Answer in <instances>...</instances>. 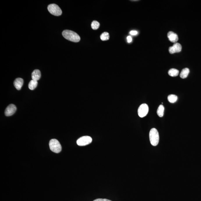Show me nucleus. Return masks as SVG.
Returning a JSON list of instances; mask_svg holds the SVG:
<instances>
[{
    "mask_svg": "<svg viewBox=\"0 0 201 201\" xmlns=\"http://www.w3.org/2000/svg\"><path fill=\"white\" fill-rule=\"evenodd\" d=\"M92 138L89 136L81 137L77 140V144L78 146H85L90 144L92 142Z\"/></svg>",
    "mask_w": 201,
    "mask_h": 201,
    "instance_id": "nucleus-5",
    "label": "nucleus"
},
{
    "mask_svg": "<svg viewBox=\"0 0 201 201\" xmlns=\"http://www.w3.org/2000/svg\"><path fill=\"white\" fill-rule=\"evenodd\" d=\"M100 38L102 41L108 40L110 38L109 33L107 32H104L102 33L100 36Z\"/></svg>",
    "mask_w": 201,
    "mask_h": 201,
    "instance_id": "nucleus-17",
    "label": "nucleus"
},
{
    "mask_svg": "<svg viewBox=\"0 0 201 201\" xmlns=\"http://www.w3.org/2000/svg\"><path fill=\"white\" fill-rule=\"evenodd\" d=\"M47 9L50 14L56 16H59L62 14V10L61 8L55 4H51L49 5Z\"/></svg>",
    "mask_w": 201,
    "mask_h": 201,
    "instance_id": "nucleus-4",
    "label": "nucleus"
},
{
    "mask_svg": "<svg viewBox=\"0 0 201 201\" xmlns=\"http://www.w3.org/2000/svg\"><path fill=\"white\" fill-rule=\"evenodd\" d=\"M17 110V107L15 105L13 104L9 105L5 110V114L6 116H10L15 113Z\"/></svg>",
    "mask_w": 201,
    "mask_h": 201,
    "instance_id": "nucleus-7",
    "label": "nucleus"
},
{
    "mask_svg": "<svg viewBox=\"0 0 201 201\" xmlns=\"http://www.w3.org/2000/svg\"><path fill=\"white\" fill-rule=\"evenodd\" d=\"M149 111L148 105L146 104H143L140 106L138 109V114L139 116L141 118L146 116Z\"/></svg>",
    "mask_w": 201,
    "mask_h": 201,
    "instance_id": "nucleus-6",
    "label": "nucleus"
},
{
    "mask_svg": "<svg viewBox=\"0 0 201 201\" xmlns=\"http://www.w3.org/2000/svg\"><path fill=\"white\" fill-rule=\"evenodd\" d=\"M37 85H38L37 81L32 79L30 81L29 84V88L30 90H34L37 87Z\"/></svg>",
    "mask_w": 201,
    "mask_h": 201,
    "instance_id": "nucleus-13",
    "label": "nucleus"
},
{
    "mask_svg": "<svg viewBox=\"0 0 201 201\" xmlns=\"http://www.w3.org/2000/svg\"><path fill=\"white\" fill-rule=\"evenodd\" d=\"M94 201H112L110 200H109L108 199H95Z\"/></svg>",
    "mask_w": 201,
    "mask_h": 201,
    "instance_id": "nucleus-20",
    "label": "nucleus"
},
{
    "mask_svg": "<svg viewBox=\"0 0 201 201\" xmlns=\"http://www.w3.org/2000/svg\"><path fill=\"white\" fill-rule=\"evenodd\" d=\"M164 106L162 105H160L158 108L157 111L158 115L160 118H162L163 116V114H164Z\"/></svg>",
    "mask_w": 201,
    "mask_h": 201,
    "instance_id": "nucleus-14",
    "label": "nucleus"
},
{
    "mask_svg": "<svg viewBox=\"0 0 201 201\" xmlns=\"http://www.w3.org/2000/svg\"><path fill=\"white\" fill-rule=\"evenodd\" d=\"M168 37L169 40L172 42H177L178 40V36L175 33L172 31L169 32L168 33Z\"/></svg>",
    "mask_w": 201,
    "mask_h": 201,
    "instance_id": "nucleus-9",
    "label": "nucleus"
},
{
    "mask_svg": "<svg viewBox=\"0 0 201 201\" xmlns=\"http://www.w3.org/2000/svg\"><path fill=\"white\" fill-rule=\"evenodd\" d=\"M168 99L169 102L171 103H174L177 100L178 97L177 95L171 94V95H169L168 97Z\"/></svg>",
    "mask_w": 201,
    "mask_h": 201,
    "instance_id": "nucleus-16",
    "label": "nucleus"
},
{
    "mask_svg": "<svg viewBox=\"0 0 201 201\" xmlns=\"http://www.w3.org/2000/svg\"><path fill=\"white\" fill-rule=\"evenodd\" d=\"M31 76L33 80L37 81L39 80L41 76L40 71L38 70H34L32 73Z\"/></svg>",
    "mask_w": 201,
    "mask_h": 201,
    "instance_id": "nucleus-11",
    "label": "nucleus"
},
{
    "mask_svg": "<svg viewBox=\"0 0 201 201\" xmlns=\"http://www.w3.org/2000/svg\"><path fill=\"white\" fill-rule=\"evenodd\" d=\"M182 46L179 43H175L173 46L169 47V51L171 54L176 53H179L182 51Z\"/></svg>",
    "mask_w": 201,
    "mask_h": 201,
    "instance_id": "nucleus-8",
    "label": "nucleus"
},
{
    "mask_svg": "<svg viewBox=\"0 0 201 201\" xmlns=\"http://www.w3.org/2000/svg\"><path fill=\"white\" fill-rule=\"evenodd\" d=\"M179 73L178 70L175 69H171L169 70L168 72L169 75L172 77L177 76Z\"/></svg>",
    "mask_w": 201,
    "mask_h": 201,
    "instance_id": "nucleus-15",
    "label": "nucleus"
},
{
    "mask_svg": "<svg viewBox=\"0 0 201 201\" xmlns=\"http://www.w3.org/2000/svg\"><path fill=\"white\" fill-rule=\"evenodd\" d=\"M50 150L55 153H59L62 150V146L59 141L56 139H51L49 142Z\"/></svg>",
    "mask_w": 201,
    "mask_h": 201,
    "instance_id": "nucleus-3",
    "label": "nucleus"
},
{
    "mask_svg": "<svg viewBox=\"0 0 201 201\" xmlns=\"http://www.w3.org/2000/svg\"><path fill=\"white\" fill-rule=\"evenodd\" d=\"M150 143L153 146L157 145L159 142V134L158 130L155 128L150 130Z\"/></svg>",
    "mask_w": 201,
    "mask_h": 201,
    "instance_id": "nucleus-2",
    "label": "nucleus"
},
{
    "mask_svg": "<svg viewBox=\"0 0 201 201\" xmlns=\"http://www.w3.org/2000/svg\"><path fill=\"white\" fill-rule=\"evenodd\" d=\"M100 24L99 22L96 21H93L92 22L91 26L92 29L94 30H97L99 28Z\"/></svg>",
    "mask_w": 201,
    "mask_h": 201,
    "instance_id": "nucleus-18",
    "label": "nucleus"
},
{
    "mask_svg": "<svg viewBox=\"0 0 201 201\" xmlns=\"http://www.w3.org/2000/svg\"><path fill=\"white\" fill-rule=\"evenodd\" d=\"M138 32L136 31H131L130 32V34L131 35H137L138 34Z\"/></svg>",
    "mask_w": 201,
    "mask_h": 201,
    "instance_id": "nucleus-19",
    "label": "nucleus"
},
{
    "mask_svg": "<svg viewBox=\"0 0 201 201\" xmlns=\"http://www.w3.org/2000/svg\"><path fill=\"white\" fill-rule=\"evenodd\" d=\"M127 42H128V43H130V42H132V39L131 37L130 36H128L127 37Z\"/></svg>",
    "mask_w": 201,
    "mask_h": 201,
    "instance_id": "nucleus-21",
    "label": "nucleus"
},
{
    "mask_svg": "<svg viewBox=\"0 0 201 201\" xmlns=\"http://www.w3.org/2000/svg\"><path fill=\"white\" fill-rule=\"evenodd\" d=\"M24 83L23 79L21 78H17L15 80L14 85L15 87L17 90H20L23 86Z\"/></svg>",
    "mask_w": 201,
    "mask_h": 201,
    "instance_id": "nucleus-10",
    "label": "nucleus"
},
{
    "mask_svg": "<svg viewBox=\"0 0 201 201\" xmlns=\"http://www.w3.org/2000/svg\"><path fill=\"white\" fill-rule=\"evenodd\" d=\"M189 73V69L188 68H185L183 69L181 72L180 77L182 79H185V78H187Z\"/></svg>",
    "mask_w": 201,
    "mask_h": 201,
    "instance_id": "nucleus-12",
    "label": "nucleus"
},
{
    "mask_svg": "<svg viewBox=\"0 0 201 201\" xmlns=\"http://www.w3.org/2000/svg\"><path fill=\"white\" fill-rule=\"evenodd\" d=\"M62 35L66 39L71 42H77L81 40L80 37L78 34L71 30H65L62 32Z\"/></svg>",
    "mask_w": 201,
    "mask_h": 201,
    "instance_id": "nucleus-1",
    "label": "nucleus"
}]
</instances>
